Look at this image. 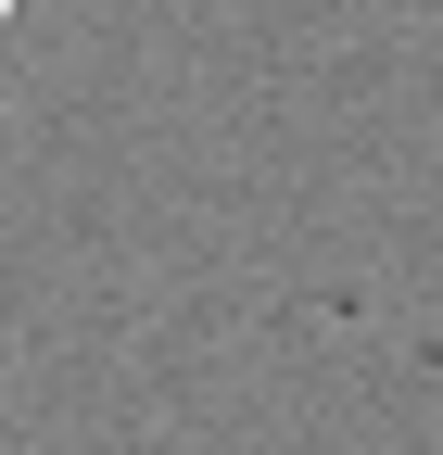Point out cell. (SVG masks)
Listing matches in <instances>:
<instances>
[{
    "label": "cell",
    "mask_w": 443,
    "mask_h": 455,
    "mask_svg": "<svg viewBox=\"0 0 443 455\" xmlns=\"http://www.w3.org/2000/svg\"><path fill=\"white\" fill-rule=\"evenodd\" d=\"M0 13H13V0H0Z\"/></svg>",
    "instance_id": "cell-1"
}]
</instances>
